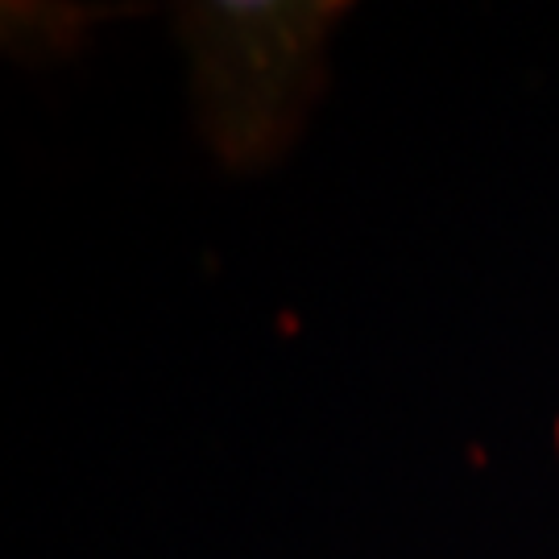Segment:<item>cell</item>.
Returning <instances> with one entry per match:
<instances>
[{
	"mask_svg": "<svg viewBox=\"0 0 559 559\" xmlns=\"http://www.w3.org/2000/svg\"><path fill=\"white\" fill-rule=\"evenodd\" d=\"M344 0H200L175 9L187 104L228 175L274 170L302 141L332 75Z\"/></svg>",
	"mask_w": 559,
	"mask_h": 559,
	"instance_id": "1",
	"label": "cell"
}]
</instances>
